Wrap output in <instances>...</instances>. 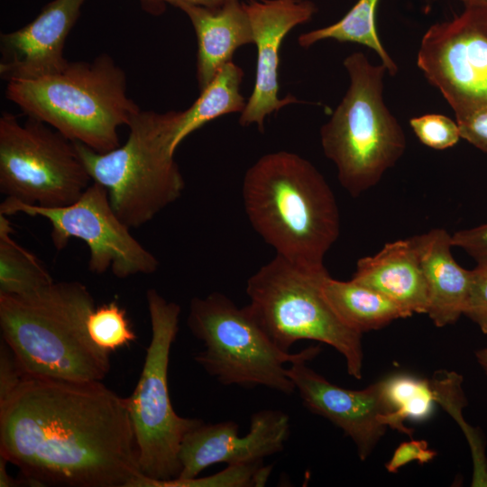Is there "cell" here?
Listing matches in <instances>:
<instances>
[{
	"instance_id": "obj_29",
	"label": "cell",
	"mask_w": 487,
	"mask_h": 487,
	"mask_svg": "<svg viewBox=\"0 0 487 487\" xmlns=\"http://www.w3.org/2000/svg\"><path fill=\"white\" fill-rule=\"evenodd\" d=\"M464 315L487 334V262L477 263L471 270L468 296Z\"/></svg>"
},
{
	"instance_id": "obj_7",
	"label": "cell",
	"mask_w": 487,
	"mask_h": 487,
	"mask_svg": "<svg viewBox=\"0 0 487 487\" xmlns=\"http://www.w3.org/2000/svg\"><path fill=\"white\" fill-rule=\"evenodd\" d=\"M327 274L326 268L299 267L276 254L247 280V306L282 351L301 340L328 345L344 357L348 374L360 380L363 334L346 326L327 301L323 291Z\"/></svg>"
},
{
	"instance_id": "obj_38",
	"label": "cell",
	"mask_w": 487,
	"mask_h": 487,
	"mask_svg": "<svg viewBox=\"0 0 487 487\" xmlns=\"http://www.w3.org/2000/svg\"><path fill=\"white\" fill-rule=\"evenodd\" d=\"M464 6H483L487 5V0H459Z\"/></svg>"
},
{
	"instance_id": "obj_19",
	"label": "cell",
	"mask_w": 487,
	"mask_h": 487,
	"mask_svg": "<svg viewBox=\"0 0 487 487\" xmlns=\"http://www.w3.org/2000/svg\"><path fill=\"white\" fill-rule=\"evenodd\" d=\"M179 8L188 15L197 35V80L202 90L224 65L233 61L239 47L253 44L251 20L245 4L239 0L216 9L189 5Z\"/></svg>"
},
{
	"instance_id": "obj_8",
	"label": "cell",
	"mask_w": 487,
	"mask_h": 487,
	"mask_svg": "<svg viewBox=\"0 0 487 487\" xmlns=\"http://www.w3.org/2000/svg\"><path fill=\"white\" fill-rule=\"evenodd\" d=\"M187 324L204 345L195 361L226 386H263L290 395L296 389L286 364L310 361L321 351L318 346L297 354L282 351L248 306L239 308L219 292L193 298Z\"/></svg>"
},
{
	"instance_id": "obj_33",
	"label": "cell",
	"mask_w": 487,
	"mask_h": 487,
	"mask_svg": "<svg viewBox=\"0 0 487 487\" xmlns=\"http://www.w3.org/2000/svg\"><path fill=\"white\" fill-rule=\"evenodd\" d=\"M26 374L23 372L9 346L2 340L0 347V400L9 396Z\"/></svg>"
},
{
	"instance_id": "obj_13",
	"label": "cell",
	"mask_w": 487,
	"mask_h": 487,
	"mask_svg": "<svg viewBox=\"0 0 487 487\" xmlns=\"http://www.w3.org/2000/svg\"><path fill=\"white\" fill-rule=\"evenodd\" d=\"M290 430L289 417L281 410L262 409L251 416L244 436L234 421L202 422L185 436L180 451L181 471L177 479L197 477L207 467L262 462L281 452ZM176 479V478H175Z\"/></svg>"
},
{
	"instance_id": "obj_21",
	"label": "cell",
	"mask_w": 487,
	"mask_h": 487,
	"mask_svg": "<svg viewBox=\"0 0 487 487\" xmlns=\"http://www.w3.org/2000/svg\"><path fill=\"white\" fill-rule=\"evenodd\" d=\"M244 76L243 69L233 61L217 71L210 83L200 90L197 100L181 111L172 143L174 152L183 140L208 122L243 112L247 102L240 92Z\"/></svg>"
},
{
	"instance_id": "obj_15",
	"label": "cell",
	"mask_w": 487,
	"mask_h": 487,
	"mask_svg": "<svg viewBox=\"0 0 487 487\" xmlns=\"http://www.w3.org/2000/svg\"><path fill=\"white\" fill-rule=\"evenodd\" d=\"M244 4L252 23L257 60L254 86L240 114L239 124L244 127L255 124L263 132L268 115L301 102L291 95L279 96L280 50L287 34L308 22L317 6L308 0H248Z\"/></svg>"
},
{
	"instance_id": "obj_11",
	"label": "cell",
	"mask_w": 487,
	"mask_h": 487,
	"mask_svg": "<svg viewBox=\"0 0 487 487\" xmlns=\"http://www.w3.org/2000/svg\"><path fill=\"white\" fill-rule=\"evenodd\" d=\"M0 214L41 216L51 225V238L57 251L72 238L82 240L89 250L88 270L103 274L108 270L119 278L152 274L158 259L138 242L130 228L117 216L101 184L92 181L83 194L69 205L41 207L5 198Z\"/></svg>"
},
{
	"instance_id": "obj_3",
	"label": "cell",
	"mask_w": 487,
	"mask_h": 487,
	"mask_svg": "<svg viewBox=\"0 0 487 487\" xmlns=\"http://www.w3.org/2000/svg\"><path fill=\"white\" fill-rule=\"evenodd\" d=\"M95 300L83 283L53 282L26 295H0V328L26 376L102 381L109 353L91 340L88 315Z\"/></svg>"
},
{
	"instance_id": "obj_26",
	"label": "cell",
	"mask_w": 487,
	"mask_h": 487,
	"mask_svg": "<svg viewBox=\"0 0 487 487\" xmlns=\"http://www.w3.org/2000/svg\"><path fill=\"white\" fill-rule=\"evenodd\" d=\"M271 465L262 462L228 465L225 470L206 477L156 481L146 476L140 487H249L264 486L271 473Z\"/></svg>"
},
{
	"instance_id": "obj_18",
	"label": "cell",
	"mask_w": 487,
	"mask_h": 487,
	"mask_svg": "<svg viewBox=\"0 0 487 487\" xmlns=\"http://www.w3.org/2000/svg\"><path fill=\"white\" fill-rule=\"evenodd\" d=\"M426 279L427 315L437 327L455 324L464 315L471 271L461 267L451 253V234L434 228L411 237Z\"/></svg>"
},
{
	"instance_id": "obj_24",
	"label": "cell",
	"mask_w": 487,
	"mask_h": 487,
	"mask_svg": "<svg viewBox=\"0 0 487 487\" xmlns=\"http://www.w3.org/2000/svg\"><path fill=\"white\" fill-rule=\"evenodd\" d=\"M384 395L391 412L382 423L400 433L411 436L406 420H424L430 417L436 402L431 381L412 375L397 373L383 379Z\"/></svg>"
},
{
	"instance_id": "obj_31",
	"label": "cell",
	"mask_w": 487,
	"mask_h": 487,
	"mask_svg": "<svg viewBox=\"0 0 487 487\" xmlns=\"http://www.w3.org/2000/svg\"><path fill=\"white\" fill-rule=\"evenodd\" d=\"M460 137L487 153V106L455 117Z\"/></svg>"
},
{
	"instance_id": "obj_12",
	"label": "cell",
	"mask_w": 487,
	"mask_h": 487,
	"mask_svg": "<svg viewBox=\"0 0 487 487\" xmlns=\"http://www.w3.org/2000/svg\"><path fill=\"white\" fill-rule=\"evenodd\" d=\"M417 65L455 117L487 106V5L464 6L422 36Z\"/></svg>"
},
{
	"instance_id": "obj_32",
	"label": "cell",
	"mask_w": 487,
	"mask_h": 487,
	"mask_svg": "<svg viewBox=\"0 0 487 487\" xmlns=\"http://www.w3.org/2000/svg\"><path fill=\"white\" fill-rule=\"evenodd\" d=\"M453 246L462 248L477 263L487 262V223L456 231L451 235Z\"/></svg>"
},
{
	"instance_id": "obj_23",
	"label": "cell",
	"mask_w": 487,
	"mask_h": 487,
	"mask_svg": "<svg viewBox=\"0 0 487 487\" xmlns=\"http://www.w3.org/2000/svg\"><path fill=\"white\" fill-rule=\"evenodd\" d=\"M53 282L41 260L14 239L8 216L0 214V295H26Z\"/></svg>"
},
{
	"instance_id": "obj_4",
	"label": "cell",
	"mask_w": 487,
	"mask_h": 487,
	"mask_svg": "<svg viewBox=\"0 0 487 487\" xmlns=\"http://www.w3.org/2000/svg\"><path fill=\"white\" fill-rule=\"evenodd\" d=\"M5 96L27 117L100 153L120 145L118 128L141 110L127 95L124 71L106 53L69 61L49 76L9 81Z\"/></svg>"
},
{
	"instance_id": "obj_20",
	"label": "cell",
	"mask_w": 487,
	"mask_h": 487,
	"mask_svg": "<svg viewBox=\"0 0 487 487\" xmlns=\"http://www.w3.org/2000/svg\"><path fill=\"white\" fill-rule=\"evenodd\" d=\"M323 291L339 318L360 334L411 317L385 296L352 279L344 281L327 274L323 280Z\"/></svg>"
},
{
	"instance_id": "obj_17",
	"label": "cell",
	"mask_w": 487,
	"mask_h": 487,
	"mask_svg": "<svg viewBox=\"0 0 487 487\" xmlns=\"http://www.w3.org/2000/svg\"><path fill=\"white\" fill-rule=\"evenodd\" d=\"M352 280L378 291L410 316L427 313V282L411 237L387 243L377 253L360 258Z\"/></svg>"
},
{
	"instance_id": "obj_9",
	"label": "cell",
	"mask_w": 487,
	"mask_h": 487,
	"mask_svg": "<svg viewBox=\"0 0 487 487\" xmlns=\"http://www.w3.org/2000/svg\"><path fill=\"white\" fill-rule=\"evenodd\" d=\"M152 338L134 391L127 399L142 475L167 481L181 471L179 451L199 418L179 416L170 400L168 369L170 349L179 332L180 307L155 289L146 292Z\"/></svg>"
},
{
	"instance_id": "obj_28",
	"label": "cell",
	"mask_w": 487,
	"mask_h": 487,
	"mask_svg": "<svg viewBox=\"0 0 487 487\" xmlns=\"http://www.w3.org/2000/svg\"><path fill=\"white\" fill-rule=\"evenodd\" d=\"M409 125L419 142L434 150L451 148L461 138L456 121L441 114L412 117Z\"/></svg>"
},
{
	"instance_id": "obj_30",
	"label": "cell",
	"mask_w": 487,
	"mask_h": 487,
	"mask_svg": "<svg viewBox=\"0 0 487 487\" xmlns=\"http://www.w3.org/2000/svg\"><path fill=\"white\" fill-rule=\"evenodd\" d=\"M436 453L428 448L426 440H409L402 442L394 450L385 467L389 473H397L400 468L416 461L420 464L431 462Z\"/></svg>"
},
{
	"instance_id": "obj_36",
	"label": "cell",
	"mask_w": 487,
	"mask_h": 487,
	"mask_svg": "<svg viewBox=\"0 0 487 487\" xmlns=\"http://www.w3.org/2000/svg\"><path fill=\"white\" fill-rule=\"evenodd\" d=\"M7 461L0 456V487H14L20 483L14 480L6 471Z\"/></svg>"
},
{
	"instance_id": "obj_1",
	"label": "cell",
	"mask_w": 487,
	"mask_h": 487,
	"mask_svg": "<svg viewBox=\"0 0 487 487\" xmlns=\"http://www.w3.org/2000/svg\"><path fill=\"white\" fill-rule=\"evenodd\" d=\"M0 456L32 486L138 487L127 399L101 381L25 376L0 400Z\"/></svg>"
},
{
	"instance_id": "obj_6",
	"label": "cell",
	"mask_w": 487,
	"mask_h": 487,
	"mask_svg": "<svg viewBox=\"0 0 487 487\" xmlns=\"http://www.w3.org/2000/svg\"><path fill=\"white\" fill-rule=\"evenodd\" d=\"M349 87L320 128L323 152L335 166L341 186L358 197L376 186L406 150V136L385 104L383 64L360 51L344 60Z\"/></svg>"
},
{
	"instance_id": "obj_27",
	"label": "cell",
	"mask_w": 487,
	"mask_h": 487,
	"mask_svg": "<svg viewBox=\"0 0 487 487\" xmlns=\"http://www.w3.org/2000/svg\"><path fill=\"white\" fill-rule=\"evenodd\" d=\"M87 329L93 343L108 353L136 340L125 309L115 300L92 310L87 320Z\"/></svg>"
},
{
	"instance_id": "obj_5",
	"label": "cell",
	"mask_w": 487,
	"mask_h": 487,
	"mask_svg": "<svg viewBox=\"0 0 487 487\" xmlns=\"http://www.w3.org/2000/svg\"><path fill=\"white\" fill-rule=\"evenodd\" d=\"M180 115L141 109L128 125L126 142L104 153L74 142L92 181L106 188L114 211L129 228L149 223L185 188L172 149Z\"/></svg>"
},
{
	"instance_id": "obj_25",
	"label": "cell",
	"mask_w": 487,
	"mask_h": 487,
	"mask_svg": "<svg viewBox=\"0 0 487 487\" xmlns=\"http://www.w3.org/2000/svg\"><path fill=\"white\" fill-rule=\"evenodd\" d=\"M430 381L436 402L456 419L468 439L473 461L472 486H487V459L482 439L475 428L464 423L462 417V409L466 405L462 376L453 372H438Z\"/></svg>"
},
{
	"instance_id": "obj_22",
	"label": "cell",
	"mask_w": 487,
	"mask_h": 487,
	"mask_svg": "<svg viewBox=\"0 0 487 487\" xmlns=\"http://www.w3.org/2000/svg\"><path fill=\"white\" fill-rule=\"evenodd\" d=\"M380 0H358L338 22L300 34L298 43L309 48L324 40L354 42L372 50L381 59L391 76L399 70L398 65L385 50L376 28V10Z\"/></svg>"
},
{
	"instance_id": "obj_16",
	"label": "cell",
	"mask_w": 487,
	"mask_h": 487,
	"mask_svg": "<svg viewBox=\"0 0 487 487\" xmlns=\"http://www.w3.org/2000/svg\"><path fill=\"white\" fill-rule=\"evenodd\" d=\"M86 0H52L20 29L0 35V76L5 81L57 73L69 63L64 46Z\"/></svg>"
},
{
	"instance_id": "obj_14",
	"label": "cell",
	"mask_w": 487,
	"mask_h": 487,
	"mask_svg": "<svg viewBox=\"0 0 487 487\" xmlns=\"http://www.w3.org/2000/svg\"><path fill=\"white\" fill-rule=\"evenodd\" d=\"M288 374L303 405L342 429L354 443L359 458L366 460L388 427L381 421L391 412L383 379L363 390L345 389L310 369L306 361L289 364Z\"/></svg>"
},
{
	"instance_id": "obj_2",
	"label": "cell",
	"mask_w": 487,
	"mask_h": 487,
	"mask_svg": "<svg viewBox=\"0 0 487 487\" xmlns=\"http://www.w3.org/2000/svg\"><path fill=\"white\" fill-rule=\"evenodd\" d=\"M242 196L250 224L277 255L299 267L325 268L340 215L332 188L309 161L287 151L262 155L246 170Z\"/></svg>"
},
{
	"instance_id": "obj_37",
	"label": "cell",
	"mask_w": 487,
	"mask_h": 487,
	"mask_svg": "<svg viewBox=\"0 0 487 487\" xmlns=\"http://www.w3.org/2000/svg\"><path fill=\"white\" fill-rule=\"evenodd\" d=\"M477 363L487 375V347L479 349L475 352Z\"/></svg>"
},
{
	"instance_id": "obj_35",
	"label": "cell",
	"mask_w": 487,
	"mask_h": 487,
	"mask_svg": "<svg viewBox=\"0 0 487 487\" xmlns=\"http://www.w3.org/2000/svg\"><path fill=\"white\" fill-rule=\"evenodd\" d=\"M142 9L152 15H161L166 10V3L163 0H138Z\"/></svg>"
},
{
	"instance_id": "obj_10",
	"label": "cell",
	"mask_w": 487,
	"mask_h": 487,
	"mask_svg": "<svg viewBox=\"0 0 487 487\" xmlns=\"http://www.w3.org/2000/svg\"><path fill=\"white\" fill-rule=\"evenodd\" d=\"M92 183L75 146L47 124L9 113L0 116V192L41 207L76 201Z\"/></svg>"
},
{
	"instance_id": "obj_34",
	"label": "cell",
	"mask_w": 487,
	"mask_h": 487,
	"mask_svg": "<svg viewBox=\"0 0 487 487\" xmlns=\"http://www.w3.org/2000/svg\"><path fill=\"white\" fill-rule=\"evenodd\" d=\"M166 4H170L176 7L183 5L202 6L210 9L219 8L232 0H163Z\"/></svg>"
}]
</instances>
